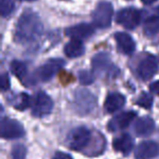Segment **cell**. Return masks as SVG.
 Masks as SVG:
<instances>
[{
	"label": "cell",
	"instance_id": "obj_10",
	"mask_svg": "<svg viewBox=\"0 0 159 159\" xmlns=\"http://www.w3.org/2000/svg\"><path fill=\"white\" fill-rule=\"evenodd\" d=\"M158 71L157 60L153 55H147L137 66V75L142 80H149Z\"/></svg>",
	"mask_w": 159,
	"mask_h": 159
},
{
	"label": "cell",
	"instance_id": "obj_14",
	"mask_svg": "<svg viewBox=\"0 0 159 159\" xmlns=\"http://www.w3.org/2000/svg\"><path fill=\"white\" fill-rule=\"evenodd\" d=\"M115 39L117 41L118 49H119L121 53H123L125 55H131L135 51V42H134L133 38L127 33H116Z\"/></svg>",
	"mask_w": 159,
	"mask_h": 159
},
{
	"label": "cell",
	"instance_id": "obj_11",
	"mask_svg": "<svg viewBox=\"0 0 159 159\" xmlns=\"http://www.w3.org/2000/svg\"><path fill=\"white\" fill-rule=\"evenodd\" d=\"M136 117V113L135 111H123L120 113L118 115H116L110 121L108 122V130L110 132H117L120 130H123L125 128H127L130 126L132 121L134 120V118Z\"/></svg>",
	"mask_w": 159,
	"mask_h": 159
},
{
	"label": "cell",
	"instance_id": "obj_1",
	"mask_svg": "<svg viewBox=\"0 0 159 159\" xmlns=\"http://www.w3.org/2000/svg\"><path fill=\"white\" fill-rule=\"evenodd\" d=\"M44 33V24L36 12L25 10L17 20L14 38L20 43H30L37 40Z\"/></svg>",
	"mask_w": 159,
	"mask_h": 159
},
{
	"label": "cell",
	"instance_id": "obj_28",
	"mask_svg": "<svg viewBox=\"0 0 159 159\" xmlns=\"http://www.w3.org/2000/svg\"><path fill=\"white\" fill-rule=\"evenodd\" d=\"M52 159H73V158L71 157L70 155L66 154V153H62V152H57V153L55 154V156H53Z\"/></svg>",
	"mask_w": 159,
	"mask_h": 159
},
{
	"label": "cell",
	"instance_id": "obj_22",
	"mask_svg": "<svg viewBox=\"0 0 159 159\" xmlns=\"http://www.w3.org/2000/svg\"><path fill=\"white\" fill-rule=\"evenodd\" d=\"M15 9L13 0H0V11L2 17H8L13 13Z\"/></svg>",
	"mask_w": 159,
	"mask_h": 159
},
{
	"label": "cell",
	"instance_id": "obj_3",
	"mask_svg": "<svg viewBox=\"0 0 159 159\" xmlns=\"http://www.w3.org/2000/svg\"><path fill=\"white\" fill-rule=\"evenodd\" d=\"M113 16V7L110 2L102 1L97 4L95 10L93 11L92 19L93 24L97 28H108L110 27Z\"/></svg>",
	"mask_w": 159,
	"mask_h": 159
},
{
	"label": "cell",
	"instance_id": "obj_30",
	"mask_svg": "<svg viewBox=\"0 0 159 159\" xmlns=\"http://www.w3.org/2000/svg\"><path fill=\"white\" fill-rule=\"evenodd\" d=\"M20 1H35V0H20Z\"/></svg>",
	"mask_w": 159,
	"mask_h": 159
},
{
	"label": "cell",
	"instance_id": "obj_6",
	"mask_svg": "<svg viewBox=\"0 0 159 159\" xmlns=\"http://www.w3.org/2000/svg\"><path fill=\"white\" fill-rule=\"evenodd\" d=\"M141 19H142V14H141L140 10L133 8V7H129V8H124L118 12L116 21L127 30H134L140 25Z\"/></svg>",
	"mask_w": 159,
	"mask_h": 159
},
{
	"label": "cell",
	"instance_id": "obj_13",
	"mask_svg": "<svg viewBox=\"0 0 159 159\" xmlns=\"http://www.w3.org/2000/svg\"><path fill=\"white\" fill-rule=\"evenodd\" d=\"M157 155H159V145L155 141H144L135 151V157L137 159H151Z\"/></svg>",
	"mask_w": 159,
	"mask_h": 159
},
{
	"label": "cell",
	"instance_id": "obj_17",
	"mask_svg": "<svg viewBox=\"0 0 159 159\" xmlns=\"http://www.w3.org/2000/svg\"><path fill=\"white\" fill-rule=\"evenodd\" d=\"M155 130V121L151 117H141L134 124V131L138 136H148Z\"/></svg>",
	"mask_w": 159,
	"mask_h": 159
},
{
	"label": "cell",
	"instance_id": "obj_18",
	"mask_svg": "<svg viewBox=\"0 0 159 159\" xmlns=\"http://www.w3.org/2000/svg\"><path fill=\"white\" fill-rule=\"evenodd\" d=\"M85 52V47L81 40L71 39L68 43L64 46V54L70 59L82 57Z\"/></svg>",
	"mask_w": 159,
	"mask_h": 159
},
{
	"label": "cell",
	"instance_id": "obj_19",
	"mask_svg": "<svg viewBox=\"0 0 159 159\" xmlns=\"http://www.w3.org/2000/svg\"><path fill=\"white\" fill-rule=\"evenodd\" d=\"M144 33L148 37H154L159 33V13L147 16L144 22Z\"/></svg>",
	"mask_w": 159,
	"mask_h": 159
},
{
	"label": "cell",
	"instance_id": "obj_21",
	"mask_svg": "<svg viewBox=\"0 0 159 159\" xmlns=\"http://www.w3.org/2000/svg\"><path fill=\"white\" fill-rule=\"evenodd\" d=\"M11 103L13 104L14 108L19 109V111H24L25 108L30 107L31 105L30 95L26 94V93H20L19 95L14 96V98L11 101Z\"/></svg>",
	"mask_w": 159,
	"mask_h": 159
},
{
	"label": "cell",
	"instance_id": "obj_15",
	"mask_svg": "<svg viewBox=\"0 0 159 159\" xmlns=\"http://www.w3.org/2000/svg\"><path fill=\"white\" fill-rule=\"evenodd\" d=\"M125 104V98L124 95H122L121 93L118 92H113L108 94V96L106 98L105 101V111L109 114L116 113V111H120Z\"/></svg>",
	"mask_w": 159,
	"mask_h": 159
},
{
	"label": "cell",
	"instance_id": "obj_23",
	"mask_svg": "<svg viewBox=\"0 0 159 159\" xmlns=\"http://www.w3.org/2000/svg\"><path fill=\"white\" fill-rule=\"evenodd\" d=\"M153 103H154L153 96L146 92H143L142 94L140 95V98H137V101H136V104L142 106L143 108H146V109L152 108Z\"/></svg>",
	"mask_w": 159,
	"mask_h": 159
},
{
	"label": "cell",
	"instance_id": "obj_2",
	"mask_svg": "<svg viewBox=\"0 0 159 159\" xmlns=\"http://www.w3.org/2000/svg\"><path fill=\"white\" fill-rule=\"evenodd\" d=\"M66 62L61 59H50L45 64L40 65L38 68L34 71L32 77L30 78L32 84H36L37 81H49L62 67Z\"/></svg>",
	"mask_w": 159,
	"mask_h": 159
},
{
	"label": "cell",
	"instance_id": "obj_4",
	"mask_svg": "<svg viewBox=\"0 0 159 159\" xmlns=\"http://www.w3.org/2000/svg\"><path fill=\"white\" fill-rule=\"evenodd\" d=\"M97 101L95 95L88 90L80 89L75 92L74 101H73V106L77 114L80 115H87L94 108H95Z\"/></svg>",
	"mask_w": 159,
	"mask_h": 159
},
{
	"label": "cell",
	"instance_id": "obj_9",
	"mask_svg": "<svg viewBox=\"0 0 159 159\" xmlns=\"http://www.w3.org/2000/svg\"><path fill=\"white\" fill-rule=\"evenodd\" d=\"M0 132H1V138L9 139V140L20 139L25 133L23 126L19 121L10 118H2Z\"/></svg>",
	"mask_w": 159,
	"mask_h": 159
},
{
	"label": "cell",
	"instance_id": "obj_29",
	"mask_svg": "<svg viewBox=\"0 0 159 159\" xmlns=\"http://www.w3.org/2000/svg\"><path fill=\"white\" fill-rule=\"evenodd\" d=\"M141 1H142L144 4H147V6H149V4L155 3V2L157 1V0H141Z\"/></svg>",
	"mask_w": 159,
	"mask_h": 159
},
{
	"label": "cell",
	"instance_id": "obj_8",
	"mask_svg": "<svg viewBox=\"0 0 159 159\" xmlns=\"http://www.w3.org/2000/svg\"><path fill=\"white\" fill-rule=\"evenodd\" d=\"M92 67H93L94 71L99 75L102 74H110L111 76L115 75V70L119 71L118 68L112 64L110 59V55L106 52H100L97 53L92 60Z\"/></svg>",
	"mask_w": 159,
	"mask_h": 159
},
{
	"label": "cell",
	"instance_id": "obj_5",
	"mask_svg": "<svg viewBox=\"0 0 159 159\" xmlns=\"http://www.w3.org/2000/svg\"><path fill=\"white\" fill-rule=\"evenodd\" d=\"M92 140V133L86 127H77L68 134V146L73 151H82Z\"/></svg>",
	"mask_w": 159,
	"mask_h": 159
},
{
	"label": "cell",
	"instance_id": "obj_24",
	"mask_svg": "<svg viewBox=\"0 0 159 159\" xmlns=\"http://www.w3.org/2000/svg\"><path fill=\"white\" fill-rule=\"evenodd\" d=\"M79 80L81 84L88 86V84H93L94 80H95V77H94L93 73H91L89 70H86V69H83V70L79 71Z\"/></svg>",
	"mask_w": 159,
	"mask_h": 159
},
{
	"label": "cell",
	"instance_id": "obj_16",
	"mask_svg": "<svg viewBox=\"0 0 159 159\" xmlns=\"http://www.w3.org/2000/svg\"><path fill=\"white\" fill-rule=\"evenodd\" d=\"M113 148L117 152H120L123 155H129L134 146L133 139L127 133H122L113 140Z\"/></svg>",
	"mask_w": 159,
	"mask_h": 159
},
{
	"label": "cell",
	"instance_id": "obj_25",
	"mask_svg": "<svg viewBox=\"0 0 159 159\" xmlns=\"http://www.w3.org/2000/svg\"><path fill=\"white\" fill-rule=\"evenodd\" d=\"M26 147L22 144H17L12 147V152H11V155H12L13 159H24L26 156Z\"/></svg>",
	"mask_w": 159,
	"mask_h": 159
},
{
	"label": "cell",
	"instance_id": "obj_20",
	"mask_svg": "<svg viewBox=\"0 0 159 159\" xmlns=\"http://www.w3.org/2000/svg\"><path fill=\"white\" fill-rule=\"evenodd\" d=\"M10 69L13 75L21 80H23L24 77L26 76V74H27V66H26V64L21 61H17V60H14V61L11 62Z\"/></svg>",
	"mask_w": 159,
	"mask_h": 159
},
{
	"label": "cell",
	"instance_id": "obj_12",
	"mask_svg": "<svg viewBox=\"0 0 159 159\" xmlns=\"http://www.w3.org/2000/svg\"><path fill=\"white\" fill-rule=\"evenodd\" d=\"M64 33H66V36L70 37L71 39H77L82 41L83 39H87V38L92 37L95 33V28L91 24L81 23L66 28Z\"/></svg>",
	"mask_w": 159,
	"mask_h": 159
},
{
	"label": "cell",
	"instance_id": "obj_26",
	"mask_svg": "<svg viewBox=\"0 0 159 159\" xmlns=\"http://www.w3.org/2000/svg\"><path fill=\"white\" fill-rule=\"evenodd\" d=\"M0 88H1V91H3V92L10 88V78H9V75L7 73H3L1 75V78H0Z\"/></svg>",
	"mask_w": 159,
	"mask_h": 159
},
{
	"label": "cell",
	"instance_id": "obj_7",
	"mask_svg": "<svg viewBox=\"0 0 159 159\" xmlns=\"http://www.w3.org/2000/svg\"><path fill=\"white\" fill-rule=\"evenodd\" d=\"M53 102L47 93L39 91L34 98L32 104V114L35 117H42L52 111Z\"/></svg>",
	"mask_w": 159,
	"mask_h": 159
},
{
	"label": "cell",
	"instance_id": "obj_27",
	"mask_svg": "<svg viewBox=\"0 0 159 159\" xmlns=\"http://www.w3.org/2000/svg\"><path fill=\"white\" fill-rule=\"evenodd\" d=\"M149 90H151L153 93H155V94L159 95V80L152 82L151 86H149Z\"/></svg>",
	"mask_w": 159,
	"mask_h": 159
}]
</instances>
